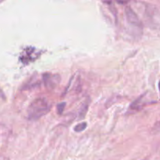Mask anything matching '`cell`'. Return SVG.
Here are the masks:
<instances>
[{
    "instance_id": "obj_4",
    "label": "cell",
    "mask_w": 160,
    "mask_h": 160,
    "mask_svg": "<svg viewBox=\"0 0 160 160\" xmlns=\"http://www.w3.org/2000/svg\"><path fill=\"white\" fill-rule=\"evenodd\" d=\"M44 84H45V87L48 88H54L56 86L59 84V81H60V77L58 74H53V73H44L43 76Z\"/></svg>"
},
{
    "instance_id": "obj_5",
    "label": "cell",
    "mask_w": 160,
    "mask_h": 160,
    "mask_svg": "<svg viewBox=\"0 0 160 160\" xmlns=\"http://www.w3.org/2000/svg\"><path fill=\"white\" fill-rule=\"evenodd\" d=\"M86 128H87V123L83 122V123H78V125H76V126L74 127V131H76V132L79 133V132H81V131H84V130L86 129Z\"/></svg>"
},
{
    "instance_id": "obj_6",
    "label": "cell",
    "mask_w": 160,
    "mask_h": 160,
    "mask_svg": "<svg viewBox=\"0 0 160 160\" xmlns=\"http://www.w3.org/2000/svg\"><path fill=\"white\" fill-rule=\"evenodd\" d=\"M65 105H66L65 102L59 103V104L58 105L57 109H58V112H59V114L62 113V112H63L64 110V108H65Z\"/></svg>"
},
{
    "instance_id": "obj_8",
    "label": "cell",
    "mask_w": 160,
    "mask_h": 160,
    "mask_svg": "<svg viewBox=\"0 0 160 160\" xmlns=\"http://www.w3.org/2000/svg\"></svg>"
},
{
    "instance_id": "obj_2",
    "label": "cell",
    "mask_w": 160,
    "mask_h": 160,
    "mask_svg": "<svg viewBox=\"0 0 160 160\" xmlns=\"http://www.w3.org/2000/svg\"><path fill=\"white\" fill-rule=\"evenodd\" d=\"M125 17H126L127 23L130 28L133 30H135L137 32H139L140 34H142V29H143L142 23L138 16L136 14L131 6H127L125 9Z\"/></svg>"
},
{
    "instance_id": "obj_3",
    "label": "cell",
    "mask_w": 160,
    "mask_h": 160,
    "mask_svg": "<svg viewBox=\"0 0 160 160\" xmlns=\"http://www.w3.org/2000/svg\"><path fill=\"white\" fill-rule=\"evenodd\" d=\"M39 56H40V52H38V51L36 48H32V47H28L23 50L21 57H20V60L22 61L23 63L27 64L35 60Z\"/></svg>"
},
{
    "instance_id": "obj_7",
    "label": "cell",
    "mask_w": 160,
    "mask_h": 160,
    "mask_svg": "<svg viewBox=\"0 0 160 160\" xmlns=\"http://www.w3.org/2000/svg\"><path fill=\"white\" fill-rule=\"evenodd\" d=\"M159 92H160V81H159Z\"/></svg>"
},
{
    "instance_id": "obj_1",
    "label": "cell",
    "mask_w": 160,
    "mask_h": 160,
    "mask_svg": "<svg viewBox=\"0 0 160 160\" xmlns=\"http://www.w3.org/2000/svg\"><path fill=\"white\" fill-rule=\"evenodd\" d=\"M51 109V104L47 99L38 98L30 104L28 109V118L30 120H39L46 115Z\"/></svg>"
}]
</instances>
